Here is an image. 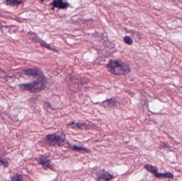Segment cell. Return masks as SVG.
I'll list each match as a JSON object with an SVG mask.
<instances>
[{"label": "cell", "mask_w": 182, "mask_h": 181, "mask_svg": "<svg viewBox=\"0 0 182 181\" xmlns=\"http://www.w3.org/2000/svg\"><path fill=\"white\" fill-rule=\"evenodd\" d=\"M64 0H54L50 5L51 6L52 9L55 10V8L59 9H67L70 6V4L67 2H64Z\"/></svg>", "instance_id": "obj_8"}, {"label": "cell", "mask_w": 182, "mask_h": 181, "mask_svg": "<svg viewBox=\"0 0 182 181\" xmlns=\"http://www.w3.org/2000/svg\"><path fill=\"white\" fill-rule=\"evenodd\" d=\"M118 105L117 100L114 98H110L100 103V105L105 108H116Z\"/></svg>", "instance_id": "obj_9"}, {"label": "cell", "mask_w": 182, "mask_h": 181, "mask_svg": "<svg viewBox=\"0 0 182 181\" xmlns=\"http://www.w3.org/2000/svg\"><path fill=\"white\" fill-rule=\"evenodd\" d=\"M66 140V135L62 131L46 135L44 141L46 145L53 147H60L64 146Z\"/></svg>", "instance_id": "obj_3"}, {"label": "cell", "mask_w": 182, "mask_h": 181, "mask_svg": "<svg viewBox=\"0 0 182 181\" xmlns=\"http://www.w3.org/2000/svg\"><path fill=\"white\" fill-rule=\"evenodd\" d=\"M144 169L148 171V172L152 173L153 175H154V176H156L158 174V170L157 167L154 166L153 165H151V164H146L144 166Z\"/></svg>", "instance_id": "obj_11"}, {"label": "cell", "mask_w": 182, "mask_h": 181, "mask_svg": "<svg viewBox=\"0 0 182 181\" xmlns=\"http://www.w3.org/2000/svg\"><path fill=\"white\" fill-rule=\"evenodd\" d=\"M23 1L24 0H5L4 3L8 6L16 7L20 5L23 3Z\"/></svg>", "instance_id": "obj_12"}, {"label": "cell", "mask_w": 182, "mask_h": 181, "mask_svg": "<svg viewBox=\"0 0 182 181\" xmlns=\"http://www.w3.org/2000/svg\"><path fill=\"white\" fill-rule=\"evenodd\" d=\"M160 147L161 148H170L168 144L163 142H161L160 144Z\"/></svg>", "instance_id": "obj_17"}, {"label": "cell", "mask_w": 182, "mask_h": 181, "mask_svg": "<svg viewBox=\"0 0 182 181\" xmlns=\"http://www.w3.org/2000/svg\"><path fill=\"white\" fill-rule=\"evenodd\" d=\"M49 154L41 155L39 158L36 159V160L40 165H42L43 168L45 170L50 169L55 171V168L51 164V160L49 159Z\"/></svg>", "instance_id": "obj_5"}, {"label": "cell", "mask_w": 182, "mask_h": 181, "mask_svg": "<svg viewBox=\"0 0 182 181\" xmlns=\"http://www.w3.org/2000/svg\"><path fill=\"white\" fill-rule=\"evenodd\" d=\"M8 160L4 158H0V166H3L4 167L8 166Z\"/></svg>", "instance_id": "obj_16"}, {"label": "cell", "mask_w": 182, "mask_h": 181, "mask_svg": "<svg viewBox=\"0 0 182 181\" xmlns=\"http://www.w3.org/2000/svg\"><path fill=\"white\" fill-rule=\"evenodd\" d=\"M27 35L29 36V38L33 42H34L35 43H39L41 46L44 47V48H47L48 50H51V51H55V52H58V51L57 49L53 48L50 45L48 44L45 41L41 39L35 33L32 32H29L27 33Z\"/></svg>", "instance_id": "obj_4"}, {"label": "cell", "mask_w": 182, "mask_h": 181, "mask_svg": "<svg viewBox=\"0 0 182 181\" xmlns=\"http://www.w3.org/2000/svg\"><path fill=\"white\" fill-rule=\"evenodd\" d=\"M157 178H163V179H173L174 175L171 173L168 172L165 173H158V174L155 176Z\"/></svg>", "instance_id": "obj_13"}, {"label": "cell", "mask_w": 182, "mask_h": 181, "mask_svg": "<svg viewBox=\"0 0 182 181\" xmlns=\"http://www.w3.org/2000/svg\"><path fill=\"white\" fill-rule=\"evenodd\" d=\"M113 178L112 174L104 169L99 170L96 174V180L97 181H110Z\"/></svg>", "instance_id": "obj_7"}, {"label": "cell", "mask_w": 182, "mask_h": 181, "mask_svg": "<svg viewBox=\"0 0 182 181\" xmlns=\"http://www.w3.org/2000/svg\"><path fill=\"white\" fill-rule=\"evenodd\" d=\"M48 85V79L46 76L36 78L35 80L26 84L19 85L20 88L23 91H27L32 93L41 92L44 90Z\"/></svg>", "instance_id": "obj_2"}, {"label": "cell", "mask_w": 182, "mask_h": 181, "mask_svg": "<svg viewBox=\"0 0 182 181\" xmlns=\"http://www.w3.org/2000/svg\"><path fill=\"white\" fill-rule=\"evenodd\" d=\"M45 1H47V0H39V1L41 2H44ZM48 1H49V0H48Z\"/></svg>", "instance_id": "obj_18"}, {"label": "cell", "mask_w": 182, "mask_h": 181, "mask_svg": "<svg viewBox=\"0 0 182 181\" xmlns=\"http://www.w3.org/2000/svg\"><path fill=\"white\" fill-rule=\"evenodd\" d=\"M124 41L126 44L129 45H131L133 43V39L130 36H125L124 38Z\"/></svg>", "instance_id": "obj_14"}, {"label": "cell", "mask_w": 182, "mask_h": 181, "mask_svg": "<svg viewBox=\"0 0 182 181\" xmlns=\"http://www.w3.org/2000/svg\"><path fill=\"white\" fill-rule=\"evenodd\" d=\"M107 69L112 74L116 76L127 75L131 71L130 67L125 63L114 59H112L108 62Z\"/></svg>", "instance_id": "obj_1"}, {"label": "cell", "mask_w": 182, "mask_h": 181, "mask_svg": "<svg viewBox=\"0 0 182 181\" xmlns=\"http://www.w3.org/2000/svg\"><path fill=\"white\" fill-rule=\"evenodd\" d=\"M11 179L13 180V181H22L23 179V176H22L21 175L16 174V175L13 176Z\"/></svg>", "instance_id": "obj_15"}, {"label": "cell", "mask_w": 182, "mask_h": 181, "mask_svg": "<svg viewBox=\"0 0 182 181\" xmlns=\"http://www.w3.org/2000/svg\"><path fill=\"white\" fill-rule=\"evenodd\" d=\"M68 127L75 130H87L90 129V125L84 122H79L73 121L68 124Z\"/></svg>", "instance_id": "obj_6"}, {"label": "cell", "mask_w": 182, "mask_h": 181, "mask_svg": "<svg viewBox=\"0 0 182 181\" xmlns=\"http://www.w3.org/2000/svg\"><path fill=\"white\" fill-rule=\"evenodd\" d=\"M68 148L74 151H78V152H81V153H90V150L87 149V148L84 147H81V146H77V145H73L69 144Z\"/></svg>", "instance_id": "obj_10"}]
</instances>
